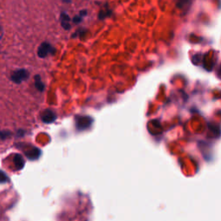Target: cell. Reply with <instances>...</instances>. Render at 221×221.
<instances>
[{
  "label": "cell",
  "mask_w": 221,
  "mask_h": 221,
  "mask_svg": "<svg viewBox=\"0 0 221 221\" xmlns=\"http://www.w3.org/2000/svg\"><path fill=\"white\" fill-rule=\"evenodd\" d=\"M61 21H62V28L66 30H68L70 29V17L69 16H67L66 13H62L61 14Z\"/></svg>",
  "instance_id": "obj_7"
},
{
  "label": "cell",
  "mask_w": 221,
  "mask_h": 221,
  "mask_svg": "<svg viewBox=\"0 0 221 221\" xmlns=\"http://www.w3.org/2000/svg\"><path fill=\"white\" fill-rule=\"evenodd\" d=\"M55 48L48 42H42L37 50V55L41 58H45L48 54H55Z\"/></svg>",
  "instance_id": "obj_2"
},
{
  "label": "cell",
  "mask_w": 221,
  "mask_h": 221,
  "mask_svg": "<svg viewBox=\"0 0 221 221\" xmlns=\"http://www.w3.org/2000/svg\"><path fill=\"white\" fill-rule=\"evenodd\" d=\"M81 20H82V18H81L80 16H76V17H73V22L74 24H79V23L81 22Z\"/></svg>",
  "instance_id": "obj_12"
},
{
  "label": "cell",
  "mask_w": 221,
  "mask_h": 221,
  "mask_svg": "<svg viewBox=\"0 0 221 221\" xmlns=\"http://www.w3.org/2000/svg\"><path fill=\"white\" fill-rule=\"evenodd\" d=\"M92 118L87 116H81L76 118V126L78 130H86L92 124Z\"/></svg>",
  "instance_id": "obj_3"
},
{
  "label": "cell",
  "mask_w": 221,
  "mask_h": 221,
  "mask_svg": "<svg viewBox=\"0 0 221 221\" xmlns=\"http://www.w3.org/2000/svg\"><path fill=\"white\" fill-rule=\"evenodd\" d=\"M218 77H219V78H221V66H220V67H219V69H218Z\"/></svg>",
  "instance_id": "obj_15"
},
{
  "label": "cell",
  "mask_w": 221,
  "mask_h": 221,
  "mask_svg": "<svg viewBox=\"0 0 221 221\" xmlns=\"http://www.w3.org/2000/svg\"><path fill=\"white\" fill-rule=\"evenodd\" d=\"M29 75H30V73H29L27 70H25V69H18V70H16V71H14L11 73L10 79L14 83L20 84L21 82L26 80L29 78Z\"/></svg>",
  "instance_id": "obj_1"
},
{
  "label": "cell",
  "mask_w": 221,
  "mask_h": 221,
  "mask_svg": "<svg viewBox=\"0 0 221 221\" xmlns=\"http://www.w3.org/2000/svg\"><path fill=\"white\" fill-rule=\"evenodd\" d=\"M35 86L36 87V89L40 92H43L44 91V84L42 83L41 79V76L37 74V75L35 76Z\"/></svg>",
  "instance_id": "obj_8"
},
{
  "label": "cell",
  "mask_w": 221,
  "mask_h": 221,
  "mask_svg": "<svg viewBox=\"0 0 221 221\" xmlns=\"http://www.w3.org/2000/svg\"><path fill=\"white\" fill-rule=\"evenodd\" d=\"M24 134V131H23V130H19V131H17V136L18 137H23Z\"/></svg>",
  "instance_id": "obj_14"
},
{
  "label": "cell",
  "mask_w": 221,
  "mask_h": 221,
  "mask_svg": "<svg viewBox=\"0 0 221 221\" xmlns=\"http://www.w3.org/2000/svg\"><path fill=\"white\" fill-rule=\"evenodd\" d=\"M86 13H87V11H86V10H80V12H79V16H80L81 17H85V16H86Z\"/></svg>",
  "instance_id": "obj_13"
},
{
  "label": "cell",
  "mask_w": 221,
  "mask_h": 221,
  "mask_svg": "<svg viewBox=\"0 0 221 221\" xmlns=\"http://www.w3.org/2000/svg\"><path fill=\"white\" fill-rule=\"evenodd\" d=\"M13 162H14V166H15V168L17 169V170H21V169H24L25 162H24V157H23L21 155H19V154H16L15 156H14Z\"/></svg>",
  "instance_id": "obj_6"
},
{
  "label": "cell",
  "mask_w": 221,
  "mask_h": 221,
  "mask_svg": "<svg viewBox=\"0 0 221 221\" xmlns=\"http://www.w3.org/2000/svg\"><path fill=\"white\" fill-rule=\"evenodd\" d=\"M9 181L8 175H7L5 173L3 172V170H0V183H5Z\"/></svg>",
  "instance_id": "obj_9"
},
{
  "label": "cell",
  "mask_w": 221,
  "mask_h": 221,
  "mask_svg": "<svg viewBox=\"0 0 221 221\" xmlns=\"http://www.w3.org/2000/svg\"><path fill=\"white\" fill-rule=\"evenodd\" d=\"M110 13H111V11L110 10H101L100 12V15H99V18L100 19H104V18H105L106 17H108V16H110Z\"/></svg>",
  "instance_id": "obj_10"
},
{
  "label": "cell",
  "mask_w": 221,
  "mask_h": 221,
  "mask_svg": "<svg viewBox=\"0 0 221 221\" xmlns=\"http://www.w3.org/2000/svg\"><path fill=\"white\" fill-rule=\"evenodd\" d=\"M0 38H1V37H0Z\"/></svg>",
  "instance_id": "obj_17"
},
{
  "label": "cell",
  "mask_w": 221,
  "mask_h": 221,
  "mask_svg": "<svg viewBox=\"0 0 221 221\" xmlns=\"http://www.w3.org/2000/svg\"><path fill=\"white\" fill-rule=\"evenodd\" d=\"M41 121L45 124H51L56 119V115L51 110H45L41 113Z\"/></svg>",
  "instance_id": "obj_4"
},
{
  "label": "cell",
  "mask_w": 221,
  "mask_h": 221,
  "mask_svg": "<svg viewBox=\"0 0 221 221\" xmlns=\"http://www.w3.org/2000/svg\"><path fill=\"white\" fill-rule=\"evenodd\" d=\"M10 135H11V133H10V131H0V138L1 139H5V138L9 137Z\"/></svg>",
  "instance_id": "obj_11"
},
{
  "label": "cell",
  "mask_w": 221,
  "mask_h": 221,
  "mask_svg": "<svg viewBox=\"0 0 221 221\" xmlns=\"http://www.w3.org/2000/svg\"><path fill=\"white\" fill-rule=\"evenodd\" d=\"M0 29H1V28H0Z\"/></svg>",
  "instance_id": "obj_16"
},
{
  "label": "cell",
  "mask_w": 221,
  "mask_h": 221,
  "mask_svg": "<svg viewBox=\"0 0 221 221\" xmlns=\"http://www.w3.org/2000/svg\"><path fill=\"white\" fill-rule=\"evenodd\" d=\"M24 153H25V155L29 159L36 160V159L40 157L41 151L36 147H30V148H28L27 150H24Z\"/></svg>",
  "instance_id": "obj_5"
}]
</instances>
